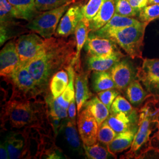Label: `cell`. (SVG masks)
<instances>
[{
  "instance_id": "obj_12",
  "label": "cell",
  "mask_w": 159,
  "mask_h": 159,
  "mask_svg": "<svg viewBox=\"0 0 159 159\" xmlns=\"http://www.w3.org/2000/svg\"><path fill=\"white\" fill-rule=\"evenodd\" d=\"M84 49L87 56L110 55L118 50L113 40L100 37L91 31L85 42Z\"/></svg>"
},
{
  "instance_id": "obj_32",
  "label": "cell",
  "mask_w": 159,
  "mask_h": 159,
  "mask_svg": "<svg viewBox=\"0 0 159 159\" xmlns=\"http://www.w3.org/2000/svg\"><path fill=\"white\" fill-rule=\"evenodd\" d=\"M129 101L120 95H119L114 100L110 108L111 114L125 113L127 115L131 116L135 113L134 108Z\"/></svg>"
},
{
  "instance_id": "obj_8",
  "label": "cell",
  "mask_w": 159,
  "mask_h": 159,
  "mask_svg": "<svg viewBox=\"0 0 159 159\" xmlns=\"http://www.w3.org/2000/svg\"><path fill=\"white\" fill-rule=\"evenodd\" d=\"M45 39L35 33L23 35L16 41V47L20 58V64L27 65L43 49Z\"/></svg>"
},
{
  "instance_id": "obj_15",
  "label": "cell",
  "mask_w": 159,
  "mask_h": 159,
  "mask_svg": "<svg viewBox=\"0 0 159 159\" xmlns=\"http://www.w3.org/2000/svg\"><path fill=\"white\" fill-rule=\"evenodd\" d=\"M125 57L119 50L110 55L87 56L86 63L89 70L105 71L110 70L114 65Z\"/></svg>"
},
{
  "instance_id": "obj_30",
  "label": "cell",
  "mask_w": 159,
  "mask_h": 159,
  "mask_svg": "<svg viewBox=\"0 0 159 159\" xmlns=\"http://www.w3.org/2000/svg\"><path fill=\"white\" fill-rule=\"evenodd\" d=\"M83 147L84 150L85 155L88 159H106L116 157L106 148L98 143H96L91 146H87L83 144Z\"/></svg>"
},
{
  "instance_id": "obj_2",
  "label": "cell",
  "mask_w": 159,
  "mask_h": 159,
  "mask_svg": "<svg viewBox=\"0 0 159 159\" xmlns=\"http://www.w3.org/2000/svg\"><path fill=\"white\" fill-rule=\"evenodd\" d=\"M46 113V102L10 98L2 108L1 120L16 129L38 126Z\"/></svg>"
},
{
  "instance_id": "obj_22",
  "label": "cell",
  "mask_w": 159,
  "mask_h": 159,
  "mask_svg": "<svg viewBox=\"0 0 159 159\" xmlns=\"http://www.w3.org/2000/svg\"><path fill=\"white\" fill-rule=\"evenodd\" d=\"M91 86L96 93L116 89L111 74L107 71H94L91 75Z\"/></svg>"
},
{
  "instance_id": "obj_21",
  "label": "cell",
  "mask_w": 159,
  "mask_h": 159,
  "mask_svg": "<svg viewBox=\"0 0 159 159\" xmlns=\"http://www.w3.org/2000/svg\"><path fill=\"white\" fill-rule=\"evenodd\" d=\"M24 138L19 137L16 133L10 134L7 137L5 142L10 159H20L26 156V146H24Z\"/></svg>"
},
{
  "instance_id": "obj_38",
  "label": "cell",
  "mask_w": 159,
  "mask_h": 159,
  "mask_svg": "<svg viewBox=\"0 0 159 159\" xmlns=\"http://www.w3.org/2000/svg\"><path fill=\"white\" fill-rule=\"evenodd\" d=\"M119 92L116 90L115 89L97 93L98 98L107 106L109 110H110L114 100L119 95Z\"/></svg>"
},
{
  "instance_id": "obj_31",
  "label": "cell",
  "mask_w": 159,
  "mask_h": 159,
  "mask_svg": "<svg viewBox=\"0 0 159 159\" xmlns=\"http://www.w3.org/2000/svg\"><path fill=\"white\" fill-rule=\"evenodd\" d=\"M1 29H4L13 18H17L14 8L8 0H0Z\"/></svg>"
},
{
  "instance_id": "obj_6",
  "label": "cell",
  "mask_w": 159,
  "mask_h": 159,
  "mask_svg": "<svg viewBox=\"0 0 159 159\" xmlns=\"http://www.w3.org/2000/svg\"><path fill=\"white\" fill-rule=\"evenodd\" d=\"M71 3L48 10L37 16L30 21L27 28L39 34L44 39H50L56 33L57 27L64 14Z\"/></svg>"
},
{
  "instance_id": "obj_18",
  "label": "cell",
  "mask_w": 159,
  "mask_h": 159,
  "mask_svg": "<svg viewBox=\"0 0 159 159\" xmlns=\"http://www.w3.org/2000/svg\"><path fill=\"white\" fill-rule=\"evenodd\" d=\"M136 131L135 128L118 133L113 140L107 145L108 151L116 157V154L129 148L132 144Z\"/></svg>"
},
{
  "instance_id": "obj_33",
  "label": "cell",
  "mask_w": 159,
  "mask_h": 159,
  "mask_svg": "<svg viewBox=\"0 0 159 159\" xmlns=\"http://www.w3.org/2000/svg\"><path fill=\"white\" fill-rule=\"evenodd\" d=\"M106 0H89L87 4L82 7L83 19L89 23L91 19L96 15L102 4Z\"/></svg>"
},
{
  "instance_id": "obj_5",
  "label": "cell",
  "mask_w": 159,
  "mask_h": 159,
  "mask_svg": "<svg viewBox=\"0 0 159 159\" xmlns=\"http://www.w3.org/2000/svg\"><path fill=\"white\" fill-rule=\"evenodd\" d=\"M4 79L7 84L12 85V93L10 98L36 100L37 97L43 94L29 73L27 65L19 64L10 76Z\"/></svg>"
},
{
  "instance_id": "obj_36",
  "label": "cell",
  "mask_w": 159,
  "mask_h": 159,
  "mask_svg": "<svg viewBox=\"0 0 159 159\" xmlns=\"http://www.w3.org/2000/svg\"><path fill=\"white\" fill-rule=\"evenodd\" d=\"M117 134V133L105 121L98 129L97 139L100 142L107 146L113 140Z\"/></svg>"
},
{
  "instance_id": "obj_16",
  "label": "cell",
  "mask_w": 159,
  "mask_h": 159,
  "mask_svg": "<svg viewBox=\"0 0 159 159\" xmlns=\"http://www.w3.org/2000/svg\"><path fill=\"white\" fill-rule=\"evenodd\" d=\"M115 14L114 0H106L96 15L89 21L90 32H96L102 29L112 18Z\"/></svg>"
},
{
  "instance_id": "obj_39",
  "label": "cell",
  "mask_w": 159,
  "mask_h": 159,
  "mask_svg": "<svg viewBox=\"0 0 159 159\" xmlns=\"http://www.w3.org/2000/svg\"><path fill=\"white\" fill-rule=\"evenodd\" d=\"M131 7L139 14V12L148 5V0H129Z\"/></svg>"
},
{
  "instance_id": "obj_41",
  "label": "cell",
  "mask_w": 159,
  "mask_h": 159,
  "mask_svg": "<svg viewBox=\"0 0 159 159\" xmlns=\"http://www.w3.org/2000/svg\"><path fill=\"white\" fill-rule=\"evenodd\" d=\"M0 158L1 159H7L9 158V154L7 148L6 142H4L1 144L0 147Z\"/></svg>"
},
{
  "instance_id": "obj_19",
  "label": "cell",
  "mask_w": 159,
  "mask_h": 159,
  "mask_svg": "<svg viewBox=\"0 0 159 159\" xmlns=\"http://www.w3.org/2000/svg\"><path fill=\"white\" fill-rule=\"evenodd\" d=\"M140 23L141 21L133 17L122 16L115 13L112 18L104 27L94 33L100 37H104L110 31L134 25Z\"/></svg>"
},
{
  "instance_id": "obj_4",
  "label": "cell",
  "mask_w": 159,
  "mask_h": 159,
  "mask_svg": "<svg viewBox=\"0 0 159 159\" xmlns=\"http://www.w3.org/2000/svg\"><path fill=\"white\" fill-rule=\"evenodd\" d=\"M159 120L152 121L139 113L137 129L130 150L125 154L126 159H143L148 151L153 149L152 139L159 130Z\"/></svg>"
},
{
  "instance_id": "obj_28",
  "label": "cell",
  "mask_w": 159,
  "mask_h": 159,
  "mask_svg": "<svg viewBox=\"0 0 159 159\" xmlns=\"http://www.w3.org/2000/svg\"><path fill=\"white\" fill-rule=\"evenodd\" d=\"M69 76L66 70H61L54 74L50 83V89L55 98L61 96L68 85Z\"/></svg>"
},
{
  "instance_id": "obj_9",
  "label": "cell",
  "mask_w": 159,
  "mask_h": 159,
  "mask_svg": "<svg viewBox=\"0 0 159 159\" xmlns=\"http://www.w3.org/2000/svg\"><path fill=\"white\" fill-rule=\"evenodd\" d=\"M77 127L83 144L91 146L96 143L99 127L96 119L89 108L85 107L79 114Z\"/></svg>"
},
{
  "instance_id": "obj_26",
  "label": "cell",
  "mask_w": 159,
  "mask_h": 159,
  "mask_svg": "<svg viewBox=\"0 0 159 159\" xmlns=\"http://www.w3.org/2000/svg\"><path fill=\"white\" fill-rule=\"evenodd\" d=\"M47 117L66 120L68 118V110L63 107L51 93H48L45 98Z\"/></svg>"
},
{
  "instance_id": "obj_24",
  "label": "cell",
  "mask_w": 159,
  "mask_h": 159,
  "mask_svg": "<svg viewBox=\"0 0 159 159\" xmlns=\"http://www.w3.org/2000/svg\"><path fill=\"white\" fill-rule=\"evenodd\" d=\"M128 100L134 106L142 104L148 97V92L144 90L142 83L138 80H134L125 89Z\"/></svg>"
},
{
  "instance_id": "obj_10",
  "label": "cell",
  "mask_w": 159,
  "mask_h": 159,
  "mask_svg": "<svg viewBox=\"0 0 159 159\" xmlns=\"http://www.w3.org/2000/svg\"><path fill=\"white\" fill-rule=\"evenodd\" d=\"M110 73L119 91H123L136 78L137 72L130 62L120 60L110 68Z\"/></svg>"
},
{
  "instance_id": "obj_27",
  "label": "cell",
  "mask_w": 159,
  "mask_h": 159,
  "mask_svg": "<svg viewBox=\"0 0 159 159\" xmlns=\"http://www.w3.org/2000/svg\"><path fill=\"white\" fill-rule=\"evenodd\" d=\"M65 137L70 147L74 151L81 152V145L80 142V136L79 135L76 128L75 120H67L64 125Z\"/></svg>"
},
{
  "instance_id": "obj_25",
  "label": "cell",
  "mask_w": 159,
  "mask_h": 159,
  "mask_svg": "<svg viewBox=\"0 0 159 159\" xmlns=\"http://www.w3.org/2000/svg\"><path fill=\"white\" fill-rule=\"evenodd\" d=\"M133 115L129 116L125 113L111 114L106 121L118 134L131 129Z\"/></svg>"
},
{
  "instance_id": "obj_29",
  "label": "cell",
  "mask_w": 159,
  "mask_h": 159,
  "mask_svg": "<svg viewBox=\"0 0 159 159\" xmlns=\"http://www.w3.org/2000/svg\"><path fill=\"white\" fill-rule=\"evenodd\" d=\"M69 76V82L66 90L64 91L61 96L56 98L58 102L63 107L68 110L69 105L72 100L75 98L74 90V78H75V70L73 65L70 66L67 70Z\"/></svg>"
},
{
  "instance_id": "obj_7",
  "label": "cell",
  "mask_w": 159,
  "mask_h": 159,
  "mask_svg": "<svg viewBox=\"0 0 159 159\" xmlns=\"http://www.w3.org/2000/svg\"><path fill=\"white\" fill-rule=\"evenodd\" d=\"M136 78L148 94L159 98V59L143 58L142 66L137 70Z\"/></svg>"
},
{
  "instance_id": "obj_37",
  "label": "cell",
  "mask_w": 159,
  "mask_h": 159,
  "mask_svg": "<svg viewBox=\"0 0 159 159\" xmlns=\"http://www.w3.org/2000/svg\"><path fill=\"white\" fill-rule=\"evenodd\" d=\"M115 13L122 16L133 17L138 14L131 6L129 0H114Z\"/></svg>"
},
{
  "instance_id": "obj_34",
  "label": "cell",
  "mask_w": 159,
  "mask_h": 159,
  "mask_svg": "<svg viewBox=\"0 0 159 159\" xmlns=\"http://www.w3.org/2000/svg\"><path fill=\"white\" fill-rule=\"evenodd\" d=\"M157 18H159V4L148 5L139 12V19L141 22L150 23Z\"/></svg>"
},
{
  "instance_id": "obj_40",
  "label": "cell",
  "mask_w": 159,
  "mask_h": 159,
  "mask_svg": "<svg viewBox=\"0 0 159 159\" xmlns=\"http://www.w3.org/2000/svg\"><path fill=\"white\" fill-rule=\"evenodd\" d=\"M76 100L75 97L70 102L68 108V119L71 120H75L76 116Z\"/></svg>"
},
{
  "instance_id": "obj_11",
  "label": "cell",
  "mask_w": 159,
  "mask_h": 159,
  "mask_svg": "<svg viewBox=\"0 0 159 159\" xmlns=\"http://www.w3.org/2000/svg\"><path fill=\"white\" fill-rule=\"evenodd\" d=\"M82 7L74 6L68 8L61 17L55 35L57 37H67L75 33L76 28L83 19Z\"/></svg>"
},
{
  "instance_id": "obj_20",
  "label": "cell",
  "mask_w": 159,
  "mask_h": 159,
  "mask_svg": "<svg viewBox=\"0 0 159 159\" xmlns=\"http://www.w3.org/2000/svg\"><path fill=\"white\" fill-rule=\"evenodd\" d=\"M16 10L17 18L31 21L38 11L35 0H8Z\"/></svg>"
},
{
  "instance_id": "obj_1",
  "label": "cell",
  "mask_w": 159,
  "mask_h": 159,
  "mask_svg": "<svg viewBox=\"0 0 159 159\" xmlns=\"http://www.w3.org/2000/svg\"><path fill=\"white\" fill-rule=\"evenodd\" d=\"M76 41L61 38L45 39L40 53L27 65L40 91H47L52 76L61 70L73 65L76 54Z\"/></svg>"
},
{
  "instance_id": "obj_42",
  "label": "cell",
  "mask_w": 159,
  "mask_h": 159,
  "mask_svg": "<svg viewBox=\"0 0 159 159\" xmlns=\"http://www.w3.org/2000/svg\"><path fill=\"white\" fill-rule=\"evenodd\" d=\"M152 146L159 151V128L157 133L154 135L152 139Z\"/></svg>"
},
{
  "instance_id": "obj_43",
  "label": "cell",
  "mask_w": 159,
  "mask_h": 159,
  "mask_svg": "<svg viewBox=\"0 0 159 159\" xmlns=\"http://www.w3.org/2000/svg\"><path fill=\"white\" fill-rule=\"evenodd\" d=\"M159 4V0H148V5L152 4Z\"/></svg>"
},
{
  "instance_id": "obj_14",
  "label": "cell",
  "mask_w": 159,
  "mask_h": 159,
  "mask_svg": "<svg viewBox=\"0 0 159 159\" xmlns=\"http://www.w3.org/2000/svg\"><path fill=\"white\" fill-rule=\"evenodd\" d=\"M90 70L83 71V69L75 74V97L78 114L84 107L85 102L92 96L89 87V78Z\"/></svg>"
},
{
  "instance_id": "obj_23",
  "label": "cell",
  "mask_w": 159,
  "mask_h": 159,
  "mask_svg": "<svg viewBox=\"0 0 159 159\" xmlns=\"http://www.w3.org/2000/svg\"><path fill=\"white\" fill-rule=\"evenodd\" d=\"M84 107L89 108L96 119L99 128L109 116L110 110L100 100L98 97L94 96L84 104Z\"/></svg>"
},
{
  "instance_id": "obj_13",
  "label": "cell",
  "mask_w": 159,
  "mask_h": 159,
  "mask_svg": "<svg viewBox=\"0 0 159 159\" xmlns=\"http://www.w3.org/2000/svg\"><path fill=\"white\" fill-rule=\"evenodd\" d=\"M20 64V58L16 42L10 41L6 44L0 52V75L4 79L8 77Z\"/></svg>"
},
{
  "instance_id": "obj_35",
  "label": "cell",
  "mask_w": 159,
  "mask_h": 159,
  "mask_svg": "<svg viewBox=\"0 0 159 159\" xmlns=\"http://www.w3.org/2000/svg\"><path fill=\"white\" fill-rule=\"evenodd\" d=\"M73 0H35V7L38 11L51 10L68 3H71Z\"/></svg>"
},
{
  "instance_id": "obj_17",
  "label": "cell",
  "mask_w": 159,
  "mask_h": 159,
  "mask_svg": "<svg viewBox=\"0 0 159 159\" xmlns=\"http://www.w3.org/2000/svg\"><path fill=\"white\" fill-rule=\"evenodd\" d=\"M90 32L89 23L83 19L79 23L74 33L76 41V54L73 62V66L75 73L79 72L82 70L80 60V53L83 46L85 45Z\"/></svg>"
},
{
  "instance_id": "obj_3",
  "label": "cell",
  "mask_w": 159,
  "mask_h": 159,
  "mask_svg": "<svg viewBox=\"0 0 159 159\" xmlns=\"http://www.w3.org/2000/svg\"><path fill=\"white\" fill-rule=\"evenodd\" d=\"M149 23L139 24L109 31L104 37L119 45L131 58L143 59V48L146 28Z\"/></svg>"
}]
</instances>
